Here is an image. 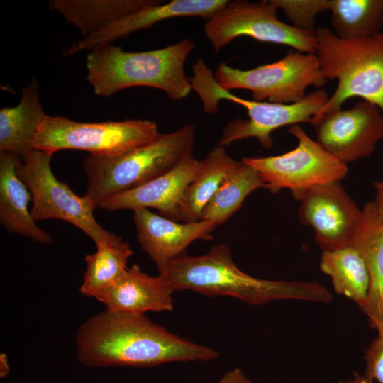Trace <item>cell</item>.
I'll return each mask as SVG.
<instances>
[{
    "mask_svg": "<svg viewBox=\"0 0 383 383\" xmlns=\"http://www.w3.org/2000/svg\"><path fill=\"white\" fill-rule=\"evenodd\" d=\"M52 153L33 149L20 158L17 173L32 196L30 213L35 221L57 219L80 229L96 245L116 235L104 229L96 220V208L85 195H77L60 182L51 169Z\"/></svg>",
    "mask_w": 383,
    "mask_h": 383,
    "instance_id": "52a82bcc",
    "label": "cell"
},
{
    "mask_svg": "<svg viewBox=\"0 0 383 383\" xmlns=\"http://www.w3.org/2000/svg\"><path fill=\"white\" fill-rule=\"evenodd\" d=\"M316 55L324 77L336 79L335 91L312 118L339 110L353 97L377 106L383 113V33L367 38L343 40L330 29L316 30Z\"/></svg>",
    "mask_w": 383,
    "mask_h": 383,
    "instance_id": "5b68a950",
    "label": "cell"
},
{
    "mask_svg": "<svg viewBox=\"0 0 383 383\" xmlns=\"http://www.w3.org/2000/svg\"><path fill=\"white\" fill-rule=\"evenodd\" d=\"M173 292L161 274L149 276L138 265H133L95 299L109 311L145 314L148 311H172Z\"/></svg>",
    "mask_w": 383,
    "mask_h": 383,
    "instance_id": "e0dca14e",
    "label": "cell"
},
{
    "mask_svg": "<svg viewBox=\"0 0 383 383\" xmlns=\"http://www.w3.org/2000/svg\"><path fill=\"white\" fill-rule=\"evenodd\" d=\"M228 0H172L145 7L124 16L102 29L73 43L65 52L71 56L92 51L135 32L176 17H201L206 21L224 7Z\"/></svg>",
    "mask_w": 383,
    "mask_h": 383,
    "instance_id": "5bb4252c",
    "label": "cell"
},
{
    "mask_svg": "<svg viewBox=\"0 0 383 383\" xmlns=\"http://www.w3.org/2000/svg\"><path fill=\"white\" fill-rule=\"evenodd\" d=\"M194 141V126L187 124L123 152L89 155L82 162L87 180L84 195L98 208L170 170L193 154Z\"/></svg>",
    "mask_w": 383,
    "mask_h": 383,
    "instance_id": "277c9868",
    "label": "cell"
},
{
    "mask_svg": "<svg viewBox=\"0 0 383 383\" xmlns=\"http://www.w3.org/2000/svg\"><path fill=\"white\" fill-rule=\"evenodd\" d=\"M175 291L192 290L208 296H230L253 305L277 300L328 303L331 292L317 282L259 279L240 270L230 248L213 245L202 255L184 254L159 272Z\"/></svg>",
    "mask_w": 383,
    "mask_h": 383,
    "instance_id": "7a4b0ae2",
    "label": "cell"
},
{
    "mask_svg": "<svg viewBox=\"0 0 383 383\" xmlns=\"http://www.w3.org/2000/svg\"><path fill=\"white\" fill-rule=\"evenodd\" d=\"M75 342L78 360L89 367H152L218 357L216 350L169 332L145 314L107 309L78 328Z\"/></svg>",
    "mask_w": 383,
    "mask_h": 383,
    "instance_id": "6da1fadb",
    "label": "cell"
},
{
    "mask_svg": "<svg viewBox=\"0 0 383 383\" xmlns=\"http://www.w3.org/2000/svg\"><path fill=\"white\" fill-rule=\"evenodd\" d=\"M279 9H282L293 26L306 31L315 32L316 16L329 10L330 0H270Z\"/></svg>",
    "mask_w": 383,
    "mask_h": 383,
    "instance_id": "4316f807",
    "label": "cell"
},
{
    "mask_svg": "<svg viewBox=\"0 0 383 383\" xmlns=\"http://www.w3.org/2000/svg\"><path fill=\"white\" fill-rule=\"evenodd\" d=\"M374 329L377 335L365 351L364 374L374 382L383 383V323H376Z\"/></svg>",
    "mask_w": 383,
    "mask_h": 383,
    "instance_id": "83f0119b",
    "label": "cell"
},
{
    "mask_svg": "<svg viewBox=\"0 0 383 383\" xmlns=\"http://www.w3.org/2000/svg\"><path fill=\"white\" fill-rule=\"evenodd\" d=\"M239 161L216 145L201 161L196 177L187 187L179 208V221L183 223L202 220V212L215 194L226 174Z\"/></svg>",
    "mask_w": 383,
    "mask_h": 383,
    "instance_id": "7402d4cb",
    "label": "cell"
},
{
    "mask_svg": "<svg viewBox=\"0 0 383 383\" xmlns=\"http://www.w3.org/2000/svg\"><path fill=\"white\" fill-rule=\"evenodd\" d=\"M35 79L23 89L20 102L0 110V151L23 157L34 149L33 143L45 116Z\"/></svg>",
    "mask_w": 383,
    "mask_h": 383,
    "instance_id": "ffe728a7",
    "label": "cell"
},
{
    "mask_svg": "<svg viewBox=\"0 0 383 383\" xmlns=\"http://www.w3.org/2000/svg\"><path fill=\"white\" fill-rule=\"evenodd\" d=\"M193 75L189 77L192 90L199 96L206 113H215L218 104L228 100L243 106L249 116L248 120L236 119L227 123L223 128L218 145L226 147L235 141L255 138L265 149L273 145L271 133L284 126L299 123H311L329 99L323 89L306 94L301 101L291 104H278L245 99L221 88L214 73L199 59L192 66Z\"/></svg>",
    "mask_w": 383,
    "mask_h": 383,
    "instance_id": "8992f818",
    "label": "cell"
},
{
    "mask_svg": "<svg viewBox=\"0 0 383 383\" xmlns=\"http://www.w3.org/2000/svg\"><path fill=\"white\" fill-rule=\"evenodd\" d=\"M0 364H1V370L3 372L1 373V374H6V372L8 371L9 365H8V359L7 356L4 353H1L0 355Z\"/></svg>",
    "mask_w": 383,
    "mask_h": 383,
    "instance_id": "1f68e13d",
    "label": "cell"
},
{
    "mask_svg": "<svg viewBox=\"0 0 383 383\" xmlns=\"http://www.w3.org/2000/svg\"><path fill=\"white\" fill-rule=\"evenodd\" d=\"M321 270L330 277L335 292L346 296L360 310L365 306L370 289V275L364 259L352 245L323 251Z\"/></svg>",
    "mask_w": 383,
    "mask_h": 383,
    "instance_id": "603a6c76",
    "label": "cell"
},
{
    "mask_svg": "<svg viewBox=\"0 0 383 383\" xmlns=\"http://www.w3.org/2000/svg\"><path fill=\"white\" fill-rule=\"evenodd\" d=\"M277 13L278 9L270 0L229 1L206 21L204 33L216 52L234 39L247 36L316 55V31L303 30L287 24L278 18Z\"/></svg>",
    "mask_w": 383,
    "mask_h": 383,
    "instance_id": "8fae6325",
    "label": "cell"
},
{
    "mask_svg": "<svg viewBox=\"0 0 383 383\" xmlns=\"http://www.w3.org/2000/svg\"><path fill=\"white\" fill-rule=\"evenodd\" d=\"M331 23L340 39L375 36L383 27V0H330Z\"/></svg>",
    "mask_w": 383,
    "mask_h": 383,
    "instance_id": "484cf974",
    "label": "cell"
},
{
    "mask_svg": "<svg viewBox=\"0 0 383 383\" xmlns=\"http://www.w3.org/2000/svg\"><path fill=\"white\" fill-rule=\"evenodd\" d=\"M288 132L298 140L294 149L279 155L242 159L257 172L264 188L272 193L289 189L298 200L308 189L341 181L347 175L348 165L312 140L299 124L291 126Z\"/></svg>",
    "mask_w": 383,
    "mask_h": 383,
    "instance_id": "30bf717a",
    "label": "cell"
},
{
    "mask_svg": "<svg viewBox=\"0 0 383 383\" xmlns=\"http://www.w3.org/2000/svg\"><path fill=\"white\" fill-rule=\"evenodd\" d=\"M374 187L376 190L374 203L379 216L383 220V180L374 182Z\"/></svg>",
    "mask_w": 383,
    "mask_h": 383,
    "instance_id": "f546056e",
    "label": "cell"
},
{
    "mask_svg": "<svg viewBox=\"0 0 383 383\" xmlns=\"http://www.w3.org/2000/svg\"><path fill=\"white\" fill-rule=\"evenodd\" d=\"M157 0H51L49 6L74 25L84 37L148 6Z\"/></svg>",
    "mask_w": 383,
    "mask_h": 383,
    "instance_id": "44dd1931",
    "label": "cell"
},
{
    "mask_svg": "<svg viewBox=\"0 0 383 383\" xmlns=\"http://www.w3.org/2000/svg\"><path fill=\"white\" fill-rule=\"evenodd\" d=\"M313 126L316 142L346 165L370 157L383 138V113L364 100L324 114Z\"/></svg>",
    "mask_w": 383,
    "mask_h": 383,
    "instance_id": "4fadbf2b",
    "label": "cell"
},
{
    "mask_svg": "<svg viewBox=\"0 0 383 383\" xmlns=\"http://www.w3.org/2000/svg\"><path fill=\"white\" fill-rule=\"evenodd\" d=\"M216 383H252L239 367H235L226 373Z\"/></svg>",
    "mask_w": 383,
    "mask_h": 383,
    "instance_id": "f1b7e54d",
    "label": "cell"
},
{
    "mask_svg": "<svg viewBox=\"0 0 383 383\" xmlns=\"http://www.w3.org/2000/svg\"><path fill=\"white\" fill-rule=\"evenodd\" d=\"M350 245L364 259L370 275L367 302L361 309L369 326L374 329L383 323V220L374 201H367L362 209V218Z\"/></svg>",
    "mask_w": 383,
    "mask_h": 383,
    "instance_id": "d6986e66",
    "label": "cell"
},
{
    "mask_svg": "<svg viewBox=\"0 0 383 383\" xmlns=\"http://www.w3.org/2000/svg\"><path fill=\"white\" fill-rule=\"evenodd\" d=\"M262 187L264 184L257 172L250 165L239 162L226 174L204 208L202 220L212 221L216 226L223 224L240 208L250 193Z\"/></svg>",
    "mask_w": 383,
    "mask_h": 383,
    "instance_id": "d4e9b609",
    "label": "cell"
},
{
    "mask_svg": "<svg viewBox=\"0 0 383 383\" xmlns=\"http://www.w3.org/2000/svg\"><path fill=\"white\" fill-rule=\"evenodd\" d=\"M133 211L138 242L155 264L158 272L171 261L185 254L187 247L197 240H211L217 226L210 221L177 223L148 209Z\"/></svg>",
    "mask_w": 383,
    "mask_h": 383,
    "instance_id": "2e32d148",
    "label": "cell"
},
{
    "mask_svg": "<svg viewBox=\"0 0 383 383\" xmlns=\"http://www.w3.org/2000/svg\"><path fill=\"white\" fill-rule=\"evenodd\" d=\"M160 133L157 123L149 120L87 123L45 115L33 148L52 154L68 149L89 155L116 154L150 142Z\"/></svg>",
    "mask_w": 383,
    "mask_h": 383,
    "instance_id": "9c48e42d",
    "label": "cell"
},
{
    "mask_svg": "<svg viewBox=\"0 0 383 383\" xmlns=\"http://www.w3.org/2000/svg\"><path fill=\"white\" fill-rule=\"evenodd\" d=\"M200 168L201 161L191 154L167 172L140 187L108 199L98 208L110 211L152 208L161 216L177 221L185 190L196 177Z\"/></svg>",
    "mask_w": 383,
    "mask_h": 383,
    "instance_id": "9a60e30c",
    "label": "cell"
},
{
    "mask_svg": "<svg viewBox=\"0 0 383 383\" xmlns=\"http://www.w3.org/2000/svg\"><path fill=\"white\" fill-rule=\"evenodd\" d=\"M218 86L227 91L247 89L253 100L291 104L302 100L310 86L323 87L326 79L315 54L290 50L282 59L250 70L220 63L214 72Z\"/></svg>",
    "mask_w": 383,
    "mask_h": 383,
    "instance_id": "ba28073f",
    "label": "cell"
},
{
    "mask_svg": "<svg viewBox=\"0 0 383 383\" xmlns=\"http://www.w3.org/2000/svg\"><path fill=\"white\" fill-rule=\"evenodd\" d=\"M343 383H375L374 381L368 378L365 374H355L353 378L343 382Z\"/></svg>",
    "mask_w": 383,
    "mask_h": 383,
    "instance_id": "4dcf8cb0",
    "label": "cell"
},
{
    "mask_svg": "<svg viewBox=\"0 0 383 383\" xmlns=\"http://www.w3.org/2000/svg\"><path fill=\"white\" fill-rule=\"evenodd\" d=\"M194 48V42L187 38L143 52H128L109 44L87 55V79L99 96H111L133 87H149L179 101L192 90L184 65Z\"/></svg>",
    "mask_w": 383,
    "mask_h": 383,
    "instance_id": "3957f363",
    "label": "cell"
},
{
    "mask_svg": "<svg viewBox=\"0 0 383 383\" xmlns=\"http://www.w3.org/2000/svg\"><path fill=\"white\" fill-rule=\"evenodd\" d=\"M96 246L94 253L85 256L86 270L79 287L82 295L94 298L124 273L133 255L129 244L118 235Z\"/></svg>",
    "mask_w": 383,
    "mask_h": 383,
    "instance_id": "cb8c5ba5",
    "label": "cell"
},
{
    "mask_svg": "<svg viewBox=\"0 0 383 383\" xmlns=\"http://www.w3.org/2000/svg\"><path fill=\"white\" fill-rule=\"evenodd\" d=\"M18 156L0 151V223L9 232L34 242L50 244L51 235L38 226L28 204L31 194L17 173Z\"/></svg>",
    "mask_w": 383,
    "mask_h": 383,
    "instance_id": "ac0fdd59",
    "label": "cell"
},
{
    "mask_svg": "<svg viewBox=\"0 0 383 383\" xmlns=\"http://www.w3.org/2000/svg\"><path fill=\"white\" fill-rule=\"evenodd\" d=\"M298 216L311 226L322 251L350 245L362 218V209L352 199L340 181L313 187L298 199Z\"/></svg>",
    "mask_w": 383,
    "mask_h": 383,
    "instance_id": "7c38bea8",
    "label": "cell"
}]
</instances>
